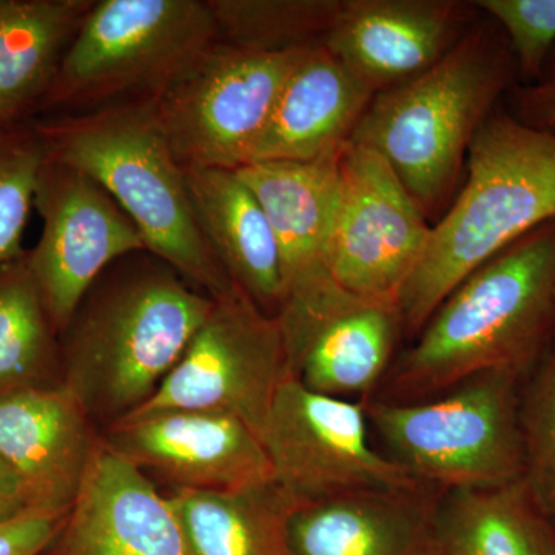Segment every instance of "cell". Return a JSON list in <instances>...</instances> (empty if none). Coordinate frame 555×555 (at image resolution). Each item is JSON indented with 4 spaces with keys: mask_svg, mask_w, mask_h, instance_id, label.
<instances>
[{
    "mask_svg": "<svg viewBox=\"0 0 555 555\" xmlns=\"http://www.w3.org/2000/svg\"><path fill=\"white\" fill-rule=\"evenodd\" d=\"M96 440L89 414L64 383L0 398V456L39 513L67 516Z\"/></svg>",
    "mask_w": 555,
    "mask_h": 555,
    "instance_id": "cell-18",
    "label": "cell"
},
{
    "mask_svg": "<svg viewBox=\"0 0 555 555\" xmlns=\"http://www.w3.org/2000/svg\"><path fill=\"white\" fill-rule=\"evenodd\" d=\"M514 116L537 129L555 131V79H543L516 91Z\"/></svg>",
    "mask_w": 555,
    "mask_h": 555,
    "instance_id": "cell-31",
    "label": "cell"
},
{
    "mask_svg": "<svg viewBox=\"0 0 555 555\" xmlns=\"http://www.w3.org/2000/svg\"><path fill=\"white\" fill-rule=\"evenodd\" d=\"M53 555H198L170 496L98 438Z\"/></svg>",
    "mask_w": 555,
    "mask_h": 555,
    "instance_id": "cell-14",
    "label": "cell"
},
{
    "mask_svg": "<svg viewBox=\"0 0 555 555\" xmlns=\"http://www.w3.org/2000/svg\"><path fill=\"white\" fill-rule=\"evenodd\" d=\"M65 516L31 513L0 525V555H40L60 534Z\"/></svg>",
    "mask_w": 555,
    "mask_h": 555,
    "instance_id": "cell-30",
    "label": "cell"
},
{
    "mask_svg": "<svg viewBox=\"0 0 555 555\" xmlns=\"http://www.w3.org/2000/svg\"><path fill=\"white\" fill-rule=\"evenodd\" d=\"M433 225L375 150L349 142L339 156L332 272L358 298L397 301L425 255Z\"/></svg>",
    "mask_w": 555,
    "mask_h": 555,
    "instance_id": "cell-11",
    "label": "cell"
},
{
    "mask_svg": "<svg viewBox=\"0 0 555 555\" xmlns=\"http://www.w3.org/2000/svg\"><path fill=\"white\" fill-rule=\"evenodd\" d=\"M364 404L313 392L286 375L261 440L273 478L299 503L347 492L426 488L371 448Z\"/></svg>",
    "mask_w": 555,
    "mask_h": 555,
    "instance_id": "cell-10",
    "label": "cell"
},
{
    "mask_svg": "<svg viewBox=\"0 0 555 555\" xmlns=\"http://www.w3.org/2000/svg\"><path fill=\"white\" fill-rule=\"evenodd\" d=\"M33 207L42 232L27 251L28 266L61 335L94 281L119 258L147 246L100 182L49 156L39 171Z\"/></svg>",
    "mask_w": 555,
    "mask_h": 555,
    "instance_id": "cell-12",
    "label": "cell"
},
{
    "mask_svg": "<svg viewBox=\"0 0 555 555\" xmlns=\"http://www.w3.org/2000/svg\"><path fill=\"white\" fill-rule=\"evenodd\" d=\"M198 555H294L292 514L301 503L273 480L235 491L169 495Z\"/></svg>",
    "mask_w": 555,
    "mask_h": 555,
    "instance_id": "cell-23",
    "label": "cell"
},
{
    "mask_svg": "<svg viewBox=\"0 0 555 555\" xmlns=\"http://www.w3.org/2000/svg\"><path fill=\"white\" fill-rule=\"evenodd\" d=\"M101 438L173 489L235 491L273 480L259 434L221 412L170 411L120 420Z\"/></svg>",
    "mask_w": 555,
    "mask_h": 555,
    "instance_id": "cell-13",
    "label": "cell"
},
{
    "mask_svg": "<svg viewBox=\"0 0 555 555\" xmlns=\"http://www.w3.org/2000/svg\"><path fill=\"white\" fill-rule=\"evenodd\" d=\"M46 147L30 122L0 124V264L27 255L24 233Z\"/></svg>",
    "mask_w": 555,
    "mask_h": 555,
    "instance_id": "cell-27",
    "label": "cell"
},
{
    "mask_svg": "<svg viewBox=\"0 0 555 555\" xmlns=\"http://www.w3.org/2000/svg\"><path fill=\"white\" fill-rule=\"evenodd\" d=\"M372 98L326 47H313L284 83L247 164L312 163L341 152Z\"/></svg>",
    "mask_w": 555,
    "mask_h": 555,
    "instance_id": "cell-20",
    "label": "cell"
},
{
    "mask_svg": "<svg viewBox=\"0 0 555 555\" xmlns=\"http://www.w3.org/2000/svg\"><path fill=\"white\" fill-rule=\"evenodd\" d=\"M433 555H440V554L437 553V554H433Z\"/></svg>",
    "mask_w": 555,
    "mask_h": 555,
    "instance_id": "cell-35",
    "label": "cell"
},
{
    "mask_svg": "<svg viewBox=\"0 0 555 555\" xmlns=\"http://www.w3.org/2000/svg\"><path fill=\"white\" fill-rule=\"evenodd\" d=\"M214 302L152 251L119 258L60 335L64 385L91 420L115 425L158 390Z\"/></svg>",
    "mask_w": 555,
    "mask_h": 555,
    "instance_id": "cell-1",
    "label": "cell"
},
{
    "mask_svg": "<svg viewBox=\"0 0 555 555\" xmlns=\"http://www.w3.org/2000/svg\"><path fill=\"white\" fill-rule=\"evenodd\" d=\"M554 525V524H553ZM551 555H555V525H554V543H553V553Z\"/></svg>",
    "mask_w": 555,
    "mask_h": 555,
    "instance_id": "cell-34",
    "label": "cell"
},
{
    "mask_svg": "<svg viewBox=\"0 0 555 555\" xmlns=\"http://www.w3.org/2000/svg\"><path fill=\"white\" fill-rule=\"evenodd\" d=\"M516 69L509 43L473 27L433 68L375 94L350 142L379 153L426 218L436 217Z\"/></svg>",
    "mask_w": 555,
    "mask_h": 555,
    "instance_id": "cell-5",
    "label": "cell"
},
{
    "mask_svg": "<svg viewBox=\"0 0 555 555\" xmlns=\"http://www.w3.org/2000/svg\"><path fill=\"white\" fill-rule=\"evenodd\" d=\"M554 525L525 478L494 488L459 489L438 505L440 555H551Z\"/></svg>",
    "mask_w": 555,
    "mask_h": 555,
    "instance_id": "cell-24",
    "label": "cell"
},
{
    "mask_svg": "<svg viewBox=\"0 0 555 555\" xmlns=\"http://www.w3.org/2000/svg\"><path fill=\"white\" fill-rule=\"evenodd\" d=\"M309 50L258 53L217 43L171 86L156 109L182 169L238 170Z\"/></svg>",
    "mask_w": 555,
    "mask_h": 555,
    "instance_id": "cell-8",
    "label": "cell"
},
{
    "mask_svg": "<svg viewBox=\"0 0 555 555\" xmlns=\"http://www.w3.org/2000/svg\"><path fill=\"white\" fill-rule=\"evenodd\" d=\"M341 152L312 163H254L236 170L275 235L283 280L280 310L320 305L346 292L332 272Z\"/></svg>",
    "mask_w": 555,
    "mask_h": 555,
    "instance_id": "cell-15",
    "label": "cell"
},
{
    "mask_svg": "<svg viewBox=\"0 0 555 555\" xmlns=\"http://www.w3.org/2000/svg\"><path fill=\"white\" fill-rule=\"evenodd\" d=\"M193 211L230 280L276 317L283 301L280 257L268 215L236 170L184 169Z\"/></svg>",
    "mask_w": 555,
    "mask_h": 555,
    "instance_id": "cell-21",
    "label": "cell"
},
{
    "mask_svg": "<svg viewBox=\"0 0 555 555\" xmlns=\"http://www.w3.org/2000/svg\"><path fill=\"white\" fill-rule=\"evenodd\" d=\"M27 489L9 463L0 456V525L31 513Z\"/></svg>",
    "mask_w": 555,
    "mask_h": 555,
    "instance_id": "cell-32",
    "label": "cell"
},
{
    "mask_svg": "<svg viewBox=\"0 0 555 555\" xmlns=\"http://www.w3.org/2000/svg\"><path fill=\"white\" fill-rule=\"evenodd\" d=\"M517 383L492 372L427 403L377 401L366 415L389 459L426 488H494L525 476Z\"/></svg>",
    "mask_w": 555,
    "mask_h": 555,
    "instance_id": "cell-7",
    "label": "cell"
},
{
    "mask_svg": "<svg viewBox=\"0 0 555 555\" xmlns=\"http://www.w3.org/2000/svg\"><path fill=\"white\" fill-rule=\"evenodd\" d=\"M525 480L537 505L555 525V352L543 361L520 397Z\"/></svg>",
    "mask_w": 555,
    "mask_h": 555,
    "instance_id": "cell-28",
    "label": "cell"
},
{
    "mask_svg": "<svg viewBox=\"0 0 555 555\" xmlns=\"http://www.w3.org/2000/svg\"><path fill=\"white\" fill-rule=\"evenodd\" d=\"M62 383L60 334L27 255L0 264V398Z\"/></svg>",
    "mask_w": 555,
    "mask_h": 555,
    "instance_id": "cell-25",
    "label": "cell"
},
{
    "mask_svg": "<svg viewBox=\"0 0 555 555\" xmlns=\"http://www.w3.org/2000/svg\"><path fill=\"white\" fill-rule=\"evenodd\" d=\"M217 43L207 0H94L36 118L159 100Z\"/></svg>",
    "mask_w": 555,
    "mask_h": 555,
    "instance_id": "cell-6",
    "label": "cell"
},
{
    "mask_svg": "<svg viewBox=\"0 0 555 555\" xmlns=\"http://www.w3.org/2000/svg\"><path fill=\"white\" fill-rule=\"evenodd\" d=\"M466 163L465 184L433 225L425 255L398 298L403 331L411 335L466 278L555 221V131L494 112Z\"/></svg>",
    "mask_w": 555,
    "mask_h": 555,
    "instance_id": "cell-3",
    "label": "cell"
},
{
    "mask_svg": "<svg viewBox=\"0 0 555 555\" xmlns=\"http://www.w3.org/2000/svg\"><path fill=\"white\" fill-rule=\"evenodd\" d=\"M543 79H555V56L553 57V62H551V68H547L546 78Z\"/></svg>",
    "mask_w": 555,
    "mask_h": 555,
    "instance_id": "cell-33",
    "label": "cell"
},
{
    "mask_svg": "<svg viewBox=\"0 0 555 555\" xmlns=\"http://www.w3.org/2000/svg\"><path fill=\"white\" fill-rule=\"evenodd\" d=\"M438 505L426 488L347 492L294 511V555L437 554Z\"/></svg>",
    "mask_w": 555,
    "mask_h": 555,
    "instance_id": "cell-19",
    "label": "cell"
},
{
    "mask_svg": "<svg viewBox=\"0 0 555 555\" xmlns=\"http://www.w3.org/2000/svg\"><path fill=\"white\" fill-rule=\"evenodd\" d=\"M276 318L288 374L313 392L335 398L371 392L403 331L397 301L350 294L323 308Z\"/></svg>",
    "mask_w": 555,
    "mask_h": 555,
    "instance_id": "cell-17",
    "label": "cell"
},
{
    "mask_svg": "<svg viewBox=\"0 0 555 555\" xmlns=\"http://www.w3.org/2000/svg\"><path fill=\"white\" fill-rule=\"evenodd\" d=\"M218 42L258 53L323 46L345 0H207Z\"/></svg>",
    "mask_w": 555,
    "mask_h": 555,
    "instance_id": "cell-26",
    "label": "cell"
},
{
    "mask_svg": "<svg viewBox=\"0 0 555 555\" xmlns=\"http://www.w3.org/2000/svg\"><path fill=\"white\" fill-rule=\"evenodd\" d=\"M94 0H0V124L38 116Z\"/></svg>",
    "mask_w": 555,
    "mask_h": 555,
    "instance_id": "cell-22",
    "label": "cell"
},
{
    "mask_svg": "<svg viewBox=\"0 0 555 555\" xmlns=\"http://www.w3.org/2000/svg\"><path fill=\"white\" fill-rule=\"evenodd\" d=\"M555 328V221L466 278L393 367V392L423 397L478 375L520 378Z\"/></svg>",
    "mask_w": 555,
    "mask_h": 555,
    "instance_id": "cell-2",
    "label": "cell"
},
{
    "mask_svg": "<svg viewBox=\"0 0 555 555\" xmlns=\"http://www.w3.org/2000/svg\"><path fill=\"white\" fill-rule=\"evenodd\" d=\"M474 10L456 0H345L323 46L375 96L443 60L473 28Z\"/></svg>",
    "mask_w": 555,
    "mask_h": 555,
    "instance_id": "cell-16",
    "label": "cell"
},
{
    "mask_svg": "<svg viewBox=\"0 0 555 555\" xmlns=\"http://www.w3.org/2000/svg\"><path fill=\"white\" fill-rule=\"evenodd\" d=\"M474 5L505 33L517 72L542 80L555 46V0H478Z\"/></svg>",
    "mask_w": 555,
    "mask_h": 555,
    "instance_id": "cell-29",
    "label": "cell"
},
{
    "mask_svg": "<svg viewBox=\"0 0 555 555\" xmlns=\"http://www.w3.org/2000/svg\"><path fill=\"white\" fill-rule=\"evenodd\" d=\"M31 124L49 158L83 171L107 190L149 251L210 297L236 287L201 232L184 169L167 144L156 100L40 116Z\"/></svg>",
    "mask_w": 555,
    "mask_h": 555,
    "instance_id": "cell-4",
    "label": "cell"
},
{
    "mask_svg": "<svg viewBox=\"0 0 555 555\" xmlns=\"http://www.w3.org/2000/svg\"><path fill=\"white\" fill-rule=\"evenodd\" d=\"M287 374L278 318L233 287L215 298L206 321L153 397L122 420L170 411L221 412L243 420L261 437Z\"/></svg>",
    "mask_w": 555,
    "mask_h": 555,
    "instance_id": "cell-9",
    "label": "cell"
}]
</instances>
